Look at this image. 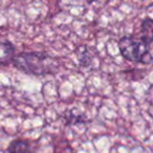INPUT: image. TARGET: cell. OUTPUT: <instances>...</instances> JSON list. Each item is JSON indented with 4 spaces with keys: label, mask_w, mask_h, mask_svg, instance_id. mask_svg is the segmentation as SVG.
Returning <instances> with one entry per match:
<instances>
[{
    "label": "cell",
    "mask_w": 153,
    "mask_h": 153,
    "mask_svg": "<svg viewBox=\"0 0 153 153\" xmlns=\"http://www.w3.org/2000/svg\"><path fill=\"white\" fill-rule=\"evenodd\" d=\"M7 153H33V150L28 140L16 138L7 146Z\"/></svg>",
    "instance_id": "obj_5"
},
{
    "label": "cell",
    "mask_w": 153,
    "mask_h": 153,
    "mask_svg": "<svg viewBox=\"0 0 153 153\" xmlns=\"http://www.w3.org/2000/svg\"><path fill=\"white\" fill-rule=\"evenodd\" d=\"M143 41L148 45H151L153 42V19L146 17L140 23V34L137 35Z\"/></svg>",
    "instance_id": "obj_4"
},
{
    "label": "cell",
    "mask_w": 153,
    "mask_h": 153,
    "mask_svg": "<svg viewBox=\"0 0 153 153\" xmlns=\"http://www.w3.org/2000/svg\"><path fill=\"white\" fill-rule=\"evenodd\" d=\"M120 53L125 60L133 63H150V45L143 41L138 36L127 35L117 42Z\"/></svg>",
    "instance_id": "obj_2"
},
{
    "label": "cell",
    "mask_w": 153,
    "mask_h": 153,
    "mask_svg": "<svg viewBox=\"0 0 153 153\" xmlns=\"http://www.w3.org/2000/svg\"><path fill=\"white\" fill-rule=\"evenodd\" d=\"M16 55V47L9 41H0V66H7L12 63Z\"/></svg>",
    "instance_id": "obj_3"
},
{
    "label": "cell",
    "mask_w": 153,
    "mask_h": 153,
    "mask_svg": "<svg viewBox=\"0 0 153 153\" xmlns=\"http://www.w3.org/2000/svg\"><path fill=\"white\" fill-rule=\"evenodd\" d=\"M13 66L23 74L35 76H43L58 72L60 61L47 53L22 51L16 53L12 60Z\"/></svg>",
    "instance_id": "obj_1"
},
{
    "label": "cell",
    "mask_w": 153,
    "mask_h": 153,
    "mask_svg": "<svg viewBox=\"0 0 153 153\" xmlns=\"http://www.w3.org/2000/svg\"><path fill=\"white\" fill-rule=\"evenodd\" d=\"M66 125H74V124H78V123H85V120L82 117L81 114H78L76 117H74L72 115V112L69 113V117L66 119Z\"/></svg>",
    "instance_id": "obj_6"
}]
</instances>
